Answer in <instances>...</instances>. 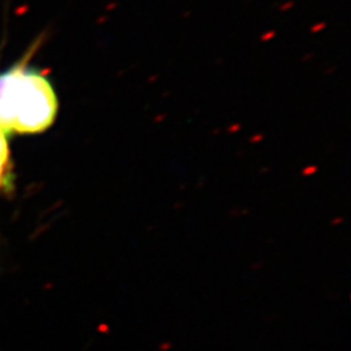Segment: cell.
Segmentation results:
<instances>
[{"label":"cell","mask_w":351,"mask_h":351,"mask_svg":"<svg viewBox=\"0 0 351 351\" xmlns=\"http://www.w3.org/2000/svg\"><path fill=\"white\" fill-rule=\"evenodd\" d=\"M11 165H10V149L5 138V133L0 129V189L10 184Z\"/></svg>","instance_id":"7a4b0ae2"},{"label":"cell","mask_w":351,"mask_h":351,"mask_svg":"<svg viewBox=\"0 0 351 351\" xmlns=\"http://www.w3.org/2000/svg\"><path fill=\"white\" fill-rule=\"evenodd\" d=\"M50 81L37 71L16 65L0 73V129L4 133H39L58 114Z\"/></svg>","instance_id":"6da1fadb"}]
</instances>
